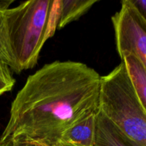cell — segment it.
Returning a JSON list of instances; mask_svg holds the SVG:
<instances>
[{
	"mask_svg": "<svg viewBox=\"0 0 146 146\" xmlns=\"http://www.w3.org/2000/svg\"><path fill=\"white\" fill-rule=\"evenodd\" d=\"M101 76L86 64L56 61L29 76L13 101L0 143L56 146L99 110Z\"/></svg>",
	"mask_w": 146,
	"mask_h": 146,
	"instance_id": "obj_1",
	"label": "cell"
},
{
	"mask_svg": "<svg viewBox=\"0 0 146 146\" xmlns=\"http://www.w3.org/2000/svg\"><path fill=\"white\" fill-rule=\"evenodd\" d=\"M59 0H31L5 11L7 35L17 74L34 68L55 33Z\"/></svg>",
	"mask_w": 146,
	"mask_h": 146,
	"instance_id": "obj_2",
	"label": "cell"
},
{
	"mask_svg": "<svg viewBox=\"0 0 146 146\" xmlns=\"http://www.w3.org/2000/svg\"><path fill=\"white\" fill-rule=\"evenodd\" d=\"M99 111L127 136L146 146V112L123 62L101 77Z\"/></svg>",
	"mask_w": 146,
	"mask_h": 146,
	"instance_id": "obj_3",
	"label": "cell"
},
{
	"mask_svg": "<svg viewBox=\"0 0 146 146\" xmlns=\"http://www.w3.org/2000/svg\"><path fill=\"white\" fill-rule=\"evenodd\" d=\"M116 49L120 56L135 55L146 68V21L130 0L121 1V7L111 18Z\"/></svg>",
	"mask_w": 146,
	"mask_h": 146,
	"instance_id": "obj_4",
	"label": "cell"
},
{
	"mask_svg": "<svg viewBox=\"0 0 146 146\" xmlns=\"http://www.w3.org/2000/svg\"><path fill=\"white\" fill-rule=\"evenodd\" d=\"M92 146H142L123 133L98 110Z\"/></svg>",
	"mask_w": 146,
	"mask_h": 146,
	"instance_id": "obj_5",
	"label": "cell"
},
{
	"mask_svg": "<svg viewBox=\"0 0 146 146\" xmlns=\"http://www.w3.org/2000/svg\"><path fill=\"white\" fill-rule=\"evenodd\" d=\"M121 57L141 106L146 112V68L132 54H123Z\"/></svg>",
	"mask_w": 146,
	"mask_h": 146,
	"instance_id": "obj_6",
	"label": "cell"
},
{
	"mask_svg": "<svg viewBox=\"0 0 146 146\" xmlns=\"http://www.w3.org/2000/svg\"><path fill=\"white\" fill-rule=\"evenodd\" d=\"M96 2V0H59L57 28L62 29L78 19Z\"/></svg>",
	"mask_w": 146,
	"mask_h": 146,
	"instance_id": "obj_7",
	"label": "cell"
},
{
	"mask_svg": "<svg viewBox=\"0 0 146 146\" xmlns=\"http://www.w3.org/2000/svg\"><path fill=\"white\" fill-rule=\"evenodd\" d=\"M96 115H93L68 130L61 142L78 146H92L96 126Z\"/></svg>",
	"mask_w": 146,
	"mask_h": 146,
	"instance_id": "obj_8",
	"label": "cell"
},
{
	"mask_svg": "<svg viewBox=\"0 0 146 146\" xmlns=\"http://www.w3.org/2000/svg\"><path fill=\"white\" fill-rule=\"evenodd\" d=\"M0 62L8 65L13 71L14 61L9 44L5 11L2 10H0Z\"/></svg>",
	"mask_w": 146,
	"mask_h": 146,
	"instance_id": "obj_9",
	"label": "cell"
},
{
	"mask_svg": "<svg viewBox=\"0 0 146 146\" xmlns=\"http://www.w3.org/2000/svg\"><path fill=\"white\" fill-rule=\"evenodd\" d=\"M11 71L8 65L0 62V96L11 91L15 84Z\"/></svg>",
	"mask_w": 146,
	"mask_h": 146,
	"instance_id": "obj_10",
	"label": "cell"
},
{
	"mask_svg": "<svg viewBox=\"0 0 146 146\" xmlns=\"http://www.w3.org/2000/svg\"><path fill=\"white\" fill-rule=\"evenodd\" d=\"M146 21V0H130Z\"/></svg>",
	"mask_w": 146,
	"mask_h": 146,
	"instance_id": "obj_11",
	"label": "cell"
},
{
	"mask_svg": "<svg viewBox=\"0 0 146 146\" xmlns=\"http://www.w3.org/2000/svg\"><path fill=\"white\" fill-rule=\"evenodd\" d=\"M0 146H41L37 144L31 143L29 142H24V141H19L10 140V141H4V142L0 143Z\"/></svg>",
	"mask_w": 146,
	"mask_h": 146,
	"instance_id": "obj_12",
	"label": "cell"
},
{
	"mask_svg": "<svg viewBox=\"0 0 146 146\" xmlns=\"http://www.w3.org/2000/svg\"><path fill=\"white\" fill-rule=\"evenodd\" d=\"M56 146H78L76 145H74V144H71V143H64V142H61L58 144Z\"/></svg>",
	"mask_w": 146,
	"mask_h": 146,
	"instance_id": "obj_13",
	"label": "cell"
}]
</instances>
